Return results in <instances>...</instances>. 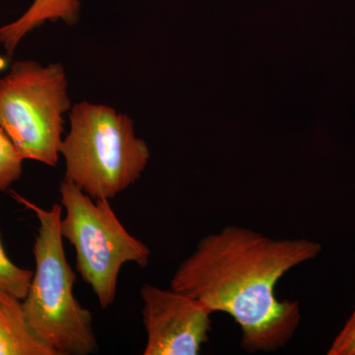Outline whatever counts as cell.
I'll list each match as a JSON object with an SVG mask.
<instances>
[{
  "label": "cell",
  "mask_w": 355,
  "mask_h": 355,
  "mask_svg": "<svg viewBox=\"0 0 355 355\" xmlns=\"http://www.w3.org/2000/svg\"><path fill=\"white\" fill-rule=\"evenodd\" d=\"M34 272L19 268L11 261L4 251L0 238V291L8 292L23 300L27 295Z\"/></svg>",
  "instance_id": "cell-9"
},
{
  "label": "cell",
  "mask_w": 355,
  "mask_h": 355,
  "mask_svg": "<svg viewBox=\"0 0 355 355\" xmlns=\"http://www.w3.org/2000/svg\"><path fill=\"white\" fill-rule=\"evenodd\" d=\"M79 17L80 0H34L21 17L0 28V44L11 58L20 42L48 21L73 26Z\"/></svg>",
  "instance_id": "cell-7"
},
{
  "label": "cell",
  "mask_w": 355,
  "mask_h": 355,
  "mask_svg": "<svg viewBox=\"0 0 355 355\" xmlns=\"http://www.w3.org/2000/svg\"><path fill=\"white\" fill-rule=\"evenodd\" d=\"M60 193V234L76 249L77 272L106 309L116 298L121 268L127 263L146 268L150 249L128 232L110 200H95L65 179Z\"/></svg>",
  "instance_id": "cell-4"
},
{
  "label": "cell",
  "mask_w": 355,
  "mask_h": 355,
  "mask_svg": "<svg viewBox=\"0 0 355 355\" xmlns=\"http://www.w3.org/2000/svg\"><path fill=\"white\" fill-rule=\"evenodd\" d=\"M0 355H57L33 331L22 300L0 291Z\"/></svg>",
  "instance_id": "cell-8"
},
{
  "label": "cell",
  "mask_w": 355,
  "mask_h": 355,
  "mask_svg": "<svg viewBox=\"0 0 355 355\" xmlns=\"http://www.w3.org/2000/svg\"><path fill=\"white\" fill-rule=\"evenodd\" d=\"M24 160L19 149L0 127V191H6L19 179Z\"/></svg>",
  "instance_id": "cell-10"
},
{
  "label": "cell",
  "mask_w": 355,
  "mask_h": 355,
  "mask_svg": "<svg viewBox=\"0 0 355 355\" xmlns=\"http://www.w3.org/2000/svg\"><path fill=\"white\" fill-rule=\"evenodd\" d=\"M70 109L62 64L14 62L0 79V127L23 157L48 166L58 162L64 113Z\"/></svg>",
  "instance_id": "cell-5"
},
{
  "label": "cell",
  "mask_w": 355,
  "mask_h": 355,
  "mask_svg": "<svg viewBox=\"0 0 355 355\" xmlns=\"http://www.w3.org/2000/svg\"><path fill=\"white\" fill-rule=\"evenodd\" d=\"M69 120L70 132L60 149L65 180L95 200H111L141 177L150 153L135 137L130 116L83 102L72 108Z\"/></svg>",
  "instance_id": "cell-3"
},
{
  "label": "cell",
  "mask_w": 355,
  "mask_h": 355,
  "mask_svg": "<svg viewBox=\"0 0 355 355\" xmlns=\"http://www.w3.org/2000/svg\"><path fill=\"white\" fill-rule=\"evenodd\" d=\"M147 340L144 355H197L209 342L210 315L196 299L144 284L140 289Z\"/></svg>",
  "instance_id": "cell-6"
},
{
  "label": "cell",
  "mask_w": 355,
  "mask_h": 355,
  "mask_svg": "<svg viewBox=\"0 0 355 355\" xmlns=\"http://www.w3.org/2000/svg\"><path fill=\"white\" fill-rule=\"evenodd\" d=\"M329 355H355V311L343 330L336 336Z\"/></svg>",
  "instance_id": "cell-11"
},
{
  "label": "cell",
  "mask_w": 355,
  "mask_h": 355,
  "mask_svg": "<svg viewBox=\"0 0 355 355\" xmlns=\"http://www.w3.org/2000/svg\"><path fill=\"white\" fill-rule=\"evenodd\" d=\"M319 243L273 239L237 225L205 236L173 275L171 288L211 313L230 315L250 354L286 347L301 322L296 301L279 300L275 288L289 270L316 258Z\"/></svg>",
  "instance_id": "cell-1"
},
{
  "label": "cell",
  "mask_w": 355,
  "mask_h": 355,
  "mask_svg": "<svg viewBox=\"0 0 355 355\" xmlns=\"http://www.w3.org/2000/svg\"><path fill=\"white\" fill-rule=\"evenodd\" d=\"M11 196L32 210L39 220L33 249L36 270L22 300L28 323L57 355L96 354L98 343L92 315L74 296L76 273L67 263L62 244V205L53 203L50 209H44L17 193L11 191Z\"/></svg>",
  "instance_id": "cell-2"
}]
</instances>
